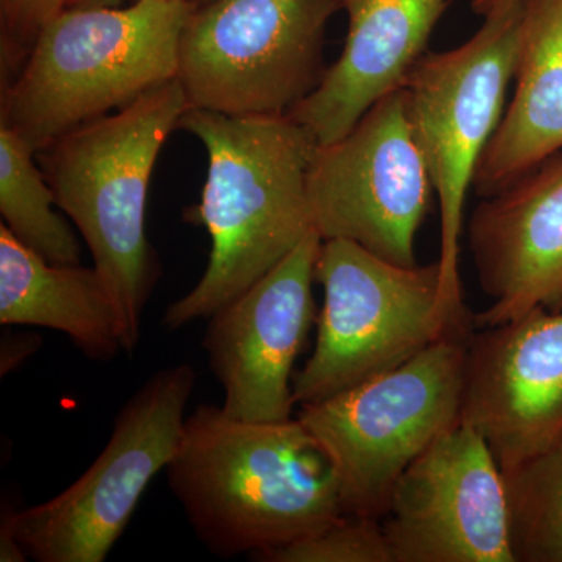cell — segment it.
Segmentation results:
<instances>
[{"label": "cell", "mask_w": 562, "mask_h": 562, "mask_svg": "<svg viewBox=\"0 0 562 562\" xmlns=\"http://www.w3.org/2000/svg\"><path fill=\"white\" fill-rule=\"evenodd\" d=\"M524 0L484 18L457 49L425 54L402 88L414 136L441 210V283L447 301L464 305L460 241L465 195L505 113L516 68Z\"/></svg>", "instance_id": "9"}, {"label": "cell", "mask_w": 562, "mask_h": 562, "mask_svg": "<svg viewBox=\"0 0 562 562\" xmlns=\"http://www.w3.org/2000/svg\"><path fill=\"white\" fill-rule=\"evenodd\" d=\"M322 238L313 232L249 290L209 317L202 346L235 419L284 422L295 406L294 364L317 321L313 283Z\"/></svg>", "instance_id": "12"}, {"label": "cell", "mask_w": 562, "mask_h": 562, "mask_svg": "<svg viewBox=\"0 0 562 562\" xmlns=\"http://www.w3.org/2000/svg\"><path fill=\"white\" fill-rule=\"evenodd\" d=\"M0 324L33 325L68 336L95 361L124 350V325L95 268L52 265L0 225Z\"/></svg>", "instance_id": "17"}, {"label": "cell", "mask_w": 562, "mask_h": 562, "mask_svg": "<svg viewBox=\"0 0 562 562\" xmlns=\"http://www.w3.org/2000/svg\"><path fill=\"white\" fill-rule=\"evenodd\" d=\"M198 383L188 362L155 372L114 419L105 449L68 490L32 508L3 506L25 554L38 562H102L157 473L179 449Z\"/></svg>", "instance_id": "8"}, {"label": "cell", "mask_w": 562, "mask_h": 562, "mask_svg": "<svg viewBox=\"0 0 562 562\" xmlns=\"http://www.w3.org/2000/svg\"><path fill=\"white\" fill-rule=\"evenodd\" d=\"M469 249L491 299L475 328L562 310V150L473 210Z\"/></svg>", "instance_id": "14"}, {"label": "cell", "mask_w": 562, "mask_h": 562, "mask_svg": "<svg viewBox=\"0 0 562 562\" xmlns=\"http://www.w3.org/2000/svg\"><path fill=\"white\" fill-rule=\"evenodd\" d=\"M324 288L316 346L292 382L295 405H312L368 382L453 333L475 330L465 305L443 295L439 261L392 265L346 239L322 241Z\"/></svg>", "instance_id": "5"}, {"label": "cell", "mask_w": 562, "mask_h": 562, "mask_svg": "<svg viewBox=\"0 0 562 562\" xmlns=\"http://www.w3.org/2000/svg\"><path fill=\"white\" fill-rule=\"evenodd\" d=\"M179 128L206 150L201 202L184 217L210 233L205 272L162 314L168 331L209 319L312 235L308 173L317 143L291 116H231L188 109Z\"/></svg>", "instance_id": "1"}, {"label": "cell", "mask_w": 562, "mask_h": 562, "mask_svg": "<svg viewBox=\"0 0 562 562\" xmlns=\"http://www.w3.org/2000/svg\"><path fill=\"white\" fill-rule=\"evenodd\" d=\"M121 0H66V9L70 7H114Z\"/></svg>", "instance_id": "24"}, {"label": "cell", "mask_w": 562, "mask_h": 562, "mask_svg": "<svg viewBox=\"0 0 562 562\" xmlns=\"http://www.w3.org/2000/svg\"><path fill=\"white\" fill-rule=\"evenodd\" d=\"M517 2H520V0H471V7L473 13L487 18L491 14L498 13V11L509 9Z\"/></svg>", "instance_id": "23"}, {"label": "cell", "mask_w": 562, "mask_h": 562, "mask_svg": "<svg viewBox=\"0 0 562 562\" xmlns=\"http://www.w3.org/2000/svg\"><path fill=\"white\" fill-rule=\"evenodd\" d=\"M339 0H211L179 44L190 109L290 116L324 77V41Z\"/></svg>", "instance_id": "7"}, {"label": "cell", "mask_w": 562, "mask_h": 562, "mask_svg": "<svg viewBox=\"0 0 562 562\" xmlns=\"http://www.w3.org/2000/svg\"><path fill=\"white\" fill-rule=\"evenodd\" d=\"M431 194L403 88L341 139L317 147L310 166V206L322 241L346 239L405 268L417 265L414 244Z\"/></svg>", "instance_id": "10"}, {"label": "cell", "mask_w": 562, "mask_h": 562, "mask_svg": "<svg viewBox=\"0 0 562 562\" xmlns=\"http://www.w3.org/2000/svg\"><path fill=\"white\" fill-rule=\"evenodd\" d=\"M188 0L70 7L43 25L5 92L2 124L40 151L177 79Z\"/></svg>", "instance_id": "4"}, {"label": "cell", "mask_w": 562, "mask_h": 562, "mask_svg": "<svg viewBox=\"0 0 562 562\" xmlns=\"http://www.w3.org/2000/svg\"><path fill=\"white\" fill-rule=\"evenodd\" d=\"M472 333H453L394 371L301 406L297 419L330 460L346 516L382 520L403 471L460 424Z\"/></svg>", "instance_id": "6"}, {"label": "cell", "mask_w": 562, "mask_h": 562, "mask_svg": "<svg viewBox=\"0 0 562 562\" xmlns=\"http://www.w3.org/2000/svg\"><path fill=\"white\" fill-rule=\"evenodd\" d=\"M188 109L183 87L173 79L36 151L58 209L83 236L116 302L127 353L138 346L144 312L160 279L146 233L150 177Z\"/></svg>", "instance_id": "3"}, {"label": "cell", "mask_w": 562, "mask_h": 562, "mask_svg": "<svg viewBox=\"0 0 562 562\" xmlns=\"http://www.w3.org/2000/svg\"><path fill=\"white\" fill-rule=\"evenodd\" d=\"M65 9L66 0H2L3 18L18 46L25 41L33 44L43 25Z\"/></svg>", "instance_id": "21"}, {"label": "cell", "mask_w": 562, "mask_h": 562, "mask_svg": "<svg viewBox=\"0 0 562 562\" xmlns=\"http://www.w3.org/2000/svg\"><path fill=\"white\" fill-rule=\"evenodd\" d=\"M40 347L41 338L35 333H5L0 346V375L16 371Z\"/></svg>", "instance_id": "22"}, {"label": "cell", "mask_w": 562, "mask_h": 562, "mask_svg": "<svg viewBox=\"0 0 562 562\" xmlns=\"http://www.w3.org/2000/svg\"><path fill=\"white\" fill-rule=\"evenodd\" d=\"M250 558L260 562H394L382 520L346 514L324 530Z\"/></svg>", "instance_id": "20"}, {"label": "cell", "mask_w": 562, "mask_h": 562, "mask_svg": "<svg viewBox=\"0 0 562 562\" xmlns=\"http://www.w3.org/2000/svg\"><path fill=\"white\" fill-rule=\"evenodd\" d=\"M166 479L199 541L220 558L279 549L344 516L335 469L297 417L249 422L198 406Z\"/></svg>", "instance_id": "2"}, {"label": "cell", "mask_w": 562, "mask_h": 562, "mask_svg": "<svg viewBox=\"0 0 562 562\" xmlns=\"http://www.w3.org/2000/svg\"><path fill=\"white\" fill-rule=\"evenodd\" d=\"M512 102L473 177L491 198L562 150V0H524Z\"/></svg>", "instance_id": "16"}, {"label": "cell", "mask_w": 562, "mask_h": 562, "mask_svg": "<svg viewBox=\"0 0 562 562\" xmlns=\"http://www.w3.org/2000/svg\"><path fill=\"white\" fill-rule=\"evenodd\" d=\"M349 16L341 55L319 87L291 111L324 147L336 143L387 94L402 88L449 0H339Z\"/></svg>", "instance_id": "15"}, {"label": "cell", "mask_w": 562, "mask_h": 562, "mask_svg": "<svg viewBox=\"0 0 562 562\" xmlns=\"http://www.w3.org/2000/svg\"><path fill=\"white\" fill-rule=\"evenodd\" d=\"M382 525L394 562H514L505 476L464 422L398 476Z\"/></svg>", "instance_id": "11"}, {"label": "cell", "mask_w": 562, "mask_h": 562, "mask_svg": "<svg viewBox=\"0 0 562 562\" xmlns=\"http://www.w3.org/2000/svg\"><path fill=\"white\" fill-rule=\"evenodd\" d=\"M461 422L486 439L503 472L561 438L562 310L473 330Z\"/></svg>", "instance_id": "13"}, {"label": "cell", "mask_w": 562, "mask_h": 562, "mask_svg": "<svg viewBox=\"0 0 562 562\" xmlns=\"http://www.w3.org/2000/svg\"><path fill=\"white\" fill-rule=\"evenodd\" d=\"M36 150L13 128L0 124V213L22 244L52 265H80V243L54 210V191L35 161Z\"/></svg>", "instance_id": "18"}, {"label": "cell", "mask_w": 562, "mask_h": 562, "mask_svg": "<svg viewBox=\"0 0 562 562\" xmlns=\"http://www.w3.org/2000/svg\"><path fill=\"white\" fill-rule=\"evenodd\" d=\"M503 476L514 562H562V436Z\"/></svg>", "instance_id": "19"}]
</instances>
